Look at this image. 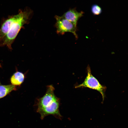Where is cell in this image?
I'll return each instance as SVG.
<instances>
[{"mask_svg": "<svg viewBox=\"0 0 128 128\" xmlns=\"http://www.w3.org/2000/svg\"><path fill=\"white\" fill-rule=\"evenodd\" d=\"M87 75L84 81L81 84L76 86L75 88L87 87L98 91L101 94L104 101L106 87L101 85L97 79L91 74L90 67L89 65L87 67Z\"/></svg>", "mask_w": 128, "mask_h": 128, "instance_id": "3957f363", "label": "cell"}, {"mask_svg": "<svg viewBox=\"0 0 128 128\" xmlns=\"http://www.w3.org/2000/svg\"><path fill=\"white\" fill-rule=\"evenodd\" d=\"M0 66H1V65L0 64Z\"/></svg>", "mask_w": 128, "mask_h": 128, "instance_id": "9c48e42d", "label": "cell"}, {"mask_svg": "<svg viewBox=\"0 0 128 128\" xmlns=\"http://www.w3.org/2000/svg\"><path fill=\"white\" fill-rule=\"evenodd\" d=\"M91 11L94 15H98L101 13L102 9L98 5L95 4L92 5L91 8Z\"/></svg>", "mask_w": 128, "mask_h": 128, "instance_id": "ba28073f", "label": "cell"}, {"mask_svg": "<svg viewBox=\"0 0 128 128\" xmlns=\"http://www.w3.org/2000/svg\"><path fill=\"white\" fill-rule=\"evenodd\" d=\"M83 11L78 12L75 8L70 9L62 16L64 18L77 26L79 19L83 15Z\"/></svg>", "mask_w": 128, "mask_h": 128, "instance_id": "5b68a950", "label": "cell"}, {"mask_svg": "<svg viewBox=\"0 0 128 128\" xmlns=\"http://www.w3.org/2000/svg\"><path fill=\"white\" fill-rule=\"evenodd\" d=\"M24 75L22 73L17 71L12 75L10 78V81L12 85H20L23 82Z\"/></svg>", "mask_w": 128, "mask_h": 128, "instance_id": "8992f818", "label": "cell"}, {"mask_svg": "<svg viewBox=\"0 0 128 128\" xmlns=\"http://www.w3.org/2000/svg\"><path fill=\"white\" fill-rule=\"evenodd\" d=\"M54 89L52 85L48 86L45 95L38 100L37 111L41 119L49 115L61 116L59 110V100L54 94Z\"/></svg>", "mask_w": 128, "mask_h": 128, "instance_id": "7a4b0ae2", "label": "cell"}, {"mask_svg": "<svg viewBox=\"0 0 128 128\" xmlns=\"http://www.w3.org/2000/svg\"><path fill=\"white\" fill-rule=\"evenodd\" d=\"M16 89L15 86L12 84L0 85V99L4 97L11 91Z\"/></svg>", "mask_w": 128, "mask_h": 128, "instance_id": "52a82bcc", "label": "cell"}, {"mask_svg": "<svg viewBox=\"0 0 128 128\" xmlns=\"http://www.w3.org/2000/svg\"><path fill=\"white\" fill-rule=\"evenodd\" d=\"M55 18L56 20L55 26L58 34L63 35L65 32H70L73 34L76 39L78 38V36L76 32L77 26L62 16L56 15Z\"/></svg>", "mask_w": 128, "mask_h": 128, "instance_id": "277c9868", "label": "cell"}, {"mask_svg": "<svg viewBox=\"0 0 128 128\" xmlns=\"http://www.w3.org/2000/svg\"><path fill=\"white\" fill-rule=\"evenodd\" d=\"M32 13L31 10L27 9L19 10L18 14L14 15L7 33L0 42V46H6L9 49H12V44L20 29L25 24L29 23Z\"/></svg>", "mask_w": 128, "mask_h": 128, "instance_id": "6da1fadb", "label": "cell"}]
</instances>
